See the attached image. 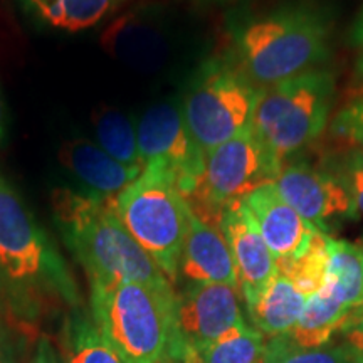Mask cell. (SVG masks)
Wrapping results in <instances>:
<instances>
[{"mask_svg":"<svg viewBox=\"0 0 363 363\" xmlns=\"http://www.w3.org/2000/svg\"><path fill=\"white\" fill-rule=\"evenodd\" d=\"M113 201L69 189L52 195L54 217L91 289L120 283L172 284L118 219Z\"/></svg>","mask_w":363,"mask_h":363,"instance_id":"obj_1","label":"cell"},{"mask_svg":"<svg viewBox=\"0 0 363 363\" xmlns=\"http://www.w3.org/2000/svg\"><path fill=\"white\" fill-rule=\"evenodd\" d=\"M172 284L120 283L91 289V318L128 363H182L185 347Z\"/></svg>","mask_w":363,"mask_h":363,"instance_id":"obj_2","label":"cell"},{"mask_svg":"<svg viewBox=\"0 0 363 363\" xmlns=\"http://www.w3.org/2000/svg\"><path fill=\"white\" fill-rule=\"evenodd\" d=\"M234 40L240 71L264 88L315 69L328 57L330 22L321 9L294 4L242 22Z\"/></svg>","mask_w":363,"mask_h":363,"instance_id":"obj_3","label":"cell"},{"mask_svg":"<svg viewBox=\"0 0 363 363\" xmlns=\"http://www.w3.org/2000/svg\"><path fill=\"white\" fill-rule=\"evenodd\" d=\"M113 206L131 238L175 283L192 212L177 189L174 172L162 163H148Z\"/></svg>","mask_w":363,"mask_h":363,"instance_id":"obj_4","label":"cell"},{"mask_svg":"<svg viewBox=\"0 0 363 363\" xmlns=\"http://www.w3.org/2000/svg\"><path fill=\"white\" fill-rule=\"evenodd\" d=\"M333 93V74L318 67L259 88L252 128L283 163L325 130Z\"/></svg>","mask_w":363,"mask_h":363,"instance_id":"obj_5","label":"cell"},{"mask_svg":"<svg viewBox=\"0 0 363 363\" xmlns=\"http://www.w3.org/2000/svg\"><path fill=\"white\" fill-rule=\"evenodd\" d=\"M259 88L238 62L208 59L199 67L182 101V116L194 142L207 153L252 123Z\"/></svg>","mask_w":363,"mask_h":363,"instance_id":"obj_6","label":"cell"},{"mask_svg":"<svg viewBox=\"0 0 363 363\" xmlns=\"http://www.w3.org/2000/svg\"><path fill=\"white\" fill-rule=\"evenodd\" d=\"M281 165L251 125L206 153L201 179L185 199L190 212L207 224L219 225L225 206L274 184Z\"/></svg>","mask_w":363,"mask_h":363,"instance_id":"obj_7","label":"cell"},{"mask_svg":"<svg viewBox=\"0 0 363 363\" xmlns=\"http://www.w3.org/2000/svg\"><path fill=\"white\" fill-rule=\"evenodd\" d=\"M0 269L13 283L48 286L67 301L76 288L65 261L13 185L0 174Z\"/></svg>","mask_w":363,"mask_h":363,"instance_id":"obj_8","label":"cell"},{"mask_svg":"<svg viewBox=\"0 0 363 363\" xmlns=\"http://www.w3.org/2000/svg\"><path fill=\"white\" fill-rule=\"evenodd\" d=\"M136 138L143 165L162 163L174 172L177 189L187 199L201 179L206 153L190 136L180 108L172 103L150 106L140 118Z\"/></svg>","mask_w":363,"mask_h":363,"instance_id":"obj_9","label":"cell"},{"mask_svg":"<svg viewBox=\"0 0 363 363\" xmlns=\"http://www.w3.org/2000/svg\"><path fill=\"white\" fill-rule=\"evenodd\" d=\"M240 298L242 294L234 286L190 283L185 293L179 296L177 308L185 355L202 350L217 340L224 338L230 331L247 325Z\"/></svg>","mask_w":363,"mask_h":363,"instance_id":"obj_10","label":"cell"},{"mask_svg":"<svg viewBox=\"0 0 363 363\" xmlns=\"http://www.w3.org/2000/svg\"><path fill=\"white\" fill-rule=\"evenodd\" d=\"M272 185L303 219L323 233L331 220L357 216L348 190L328 169L305 162L286 163Z\"/></svg>","mask_w":363,"mask_h":363,"instance_id":"obj_11","label":"cell"},{"mask_svg":"<svg viewBox=\"0 0 363 363\" xmlns=\"http://www.w3.org/2000/svg\"><path fill=\"white\" fill-rule=\"evenodd\" d=\"M220 230L229 244L239 289L246 306L264 291L276 269V261L242 201L230 202L220 216Z\"/></svg>","mask_w":363,"mask_h":363,"instance_id":"obj_12","label":"cell"},{"mask_svg":"<svg viewBox=\"0 0 363 363\" xmlns=\"http://www.w3.org/2000/svg\"><path fill=\"white\" fill-rule=\"evenodd\" d=\"M257 229L274 256L276 264L305 252L320 229L303 219L278 194L274 185L254 190L242 199Z\"/></svg>","mask_w":363,"mask_h":363,"instance_id":"obj_13","label":"cell"},{"mask_svg":"<svg viewBox=\"0 0 363 363\" xmlns=\"http://www.w3.org/2000/svg\"><path fill=\"white\" fill-rule=\"evenodd\" d=\"M62 167L84 185L86 192L113 199L138 179L143 169L128 167L108 155L98 143L86 138L69 140L59 150Z\"/></svg>","mask_w":363,"mask_h":363,"instance_id":"obj_14","label":"cell"},{"mask_svg":"<svg viewBox=\"0 0 363 363\" xmlns=\"http://www.w3.org/2000/svg\"><path fill=\"white\" fill-rule=\"evenodd\" d=\"M180 272L190 283H220L239 289L233 254L220 227L207 224L194 214L182 251Z\"/></svg>","mask_w":363,"mask_h":363,"instance_id":"obj_15","label":"cell"},{"mask_svg":"<svg viewBox=\"0 0 363 363\" xmlns=\"http://www.w3.org/2000/svg\"><path fill=\"white\" fill-rule=\"evenodd\" d=\"M108 52L138 69H155L167 54V40L160 24L148 9L126 12L104 30Z\"/></svg>","mask_w":363,"mask_h":363,"instance_id":"obj_16","label":"cell"},{"mask_svg":"<svg viewBox=\"0 0 363 363\" xmlns=\"http://www.w3.org/2000/svg\"><path fill=\"white\" fill-rule=\"evenodd\" d=\"M306 298L291 279L276 271L264 291L256 301L247 305L252 326L267 340L288 335L301 316Z\"/></svg>","mask_w":363,"mask_h":363,"instance_id":"obj_17","label":"cell"},{"mask_svg":"<svg viewBox=\"0 0 363 363\" xmlns=\"http://www.w3.org/2000/svg\"><path fill=\"white\" fill-rule=\"evenodd\" d=\"M321 289L350 310L363 305V247L330 238L328 267Z\"/></svg>","mask_w":363,"mask_h":363,"instance_id":"obj_18","label":"cell"},{"mask_svg":"<svg viewBox=\"0 0 363 363\" xmlns=\"http://www.w3.org/2000/svg\"><path fill=\"white\" fill-rule=\"evenodd\" d=\"M27 12L54 29L78 33L96 26L123 0H21Z\"/></svg>","mask_w":363,"mask_h":363,"instance_id":"obj_19","label":"cell"},{"mask_svg":"<svg viewBox=\"0 0 363 363\" xmlns=\"http://www.w3.org/2000/svg\"><path fill=\"white\" fill-rule=\"evenodd\" d=\"M350 311V308L320 289L306 298L301 316L288 335L303 347H321L342 328Z\"/></svg>","mask_w":363,"mask_h":363,"instance_id":"obj_20","label":"cell"},{"mask_svg":"<svg viewBox=\"0 0 363 363\" xmlns=\"http://www.w3.org/2000/svg\"><path fill=\"white\" fill-rule=\"evenodd\" d=\"M96 142L108 155L128 167L145 169L138 152V138L133 121L123 111L111 106H99L93 116Z\"/></svg>","mask_w":363,"mask_h":363,"instance_id":"obj_21","label":"cell"},{"mask_svg":"<svg viewBox=\"0 0 363 363\" xmlns=\"http://www.w3.org/2000/svg\"><path fill=\"white\" fill-rule=\"evenodd\" d=\"M266 342L259 330L246 325L202 350L187 353L184 363H262Z\"/></svg>","mask_w":363,"mask_h":363,"instance_id":"obj_22","label":"cell"},{"mask_svg":"<svg viewBox=\"0 0 363 363\" xmlns=\"http://www.w3.org/2000/svg\"><path fill=\"white\" fill-rule=\"evenodd\" d=\"M65 337L66 363H128L84 313H76L67 320Z\"/></svg>","mask_w":363,"mask_h":363,"instance_id":"obj_23","label":"cell"},{"mask_svg":"<svg viewBox=\"0 0 363 363\" xmlns=\"http://www.w3.org/2000/svg\"><path fill=\"white\" fill-rule=\"evenodd\" d=\"M328 242L330 235L323 230H318L305 252H301L294 259L279 262L276 264V269L291 279L293 284L305 296H311L325 286L326 267H328Z\"/></svg>","mask_w":363,"mask_h":363,"instance_id":"obj_24","label":"cell"},{"mask_svg":"<svg viewBox=\"0 0 363 363\" xmlns=\"http://www.w3.org/2000/svg\"><path fill=\"white\" fill-rule=\"evenodd\" d=\"M262 363H358L343 345H321L303 347L289 335L269 338L266 342L264 362Z\"/></svg>","mask_w":363,"mask_h":363,"instance_id":"obj_25","label":"cell"},{"mask_svg":"<svg viewBox=\"0 0 363 363\" xmlns=\"http://www.w3.org/2000/svg\"><path fill=\"white\" fill-rule=\"evenodd\" d=\"M328 170L345 185L355 202L357 212L363 214V152L358 148L331 157Z\"/></svg>","mask_w":363,"mask_h":363,"instance_id":"obj_26","label":"cell"},{"mask_svg":"<svg viewBox=\"0 0 363 363\" xmlns=\"http://www.w3.org/2000/svg\"><path fill=\"white\" fill-rule=\"evenodd\" d=\"M335 133L348 138L363 152V110L357 103L348 104L338 113L333 123Z\"/></svg>","mask_w":363,"mask_h":363,"instance_id":"obj_27","label":"cell"},{"mask_svg":"<svg viewBox=\"0 0 363 363\" xmlns=\"http://www.w3.org/2000/svg\"><path fill=\"white\" fill-rule=\"evenodd\" d=\"M338 333L343 340V347L352 352L358 363H363V305L353 308Z\"/></svg>","mask_w":363,"mask_h":363,"instance_id":"obj_28","label":"cell"},{"mask_svg":"<svg viewBox=\"0 0 363 363\" xmlns=\"http://www.w3.org/2000/svg\"><path fill=\"white\" fill-rule=\"evenodd\" d=\"M26 343L6 326H0V363H24Z\"/></svg>","mask_w":363,"mask_h":363,"instance_id":"obj_29","label":"cell"},{"mask_svg":"<svg viewBox=\"0 0 363 363\" xmlns=\"http://www.w3.org/2000/svg\"><path fill=\"white\" fill-rule=\"evenodd\" d=\"M30 363H66V362L65 358L61 357V353L57 352V348L54 347L51 340L40 338L38 345H35Z\"/></svg>","mask_w":363,"mask_h":363,"instance_id":"obj_30","label":"cell"},{"mask_svg":"<svg viewBox=\"0 0 363 363\" xmlns=\"http://www.w3.org/2000/svg\"><path fill=\"white\" fill-rule=\"evenodd\" d=\"M352 40L358 45V48H360V51H362V56H360V59H358V62H357V71H358V74H360L362 78H363V7H362L360 13H358V17H357V21H355V26H353Z\"/></svg>","mask_w":363,"mask_h":363,"instance_id":"obj_31","label":"cell"},{"mask_svg":"<svg viewBox=\"0 0 363 363\" xmlns=\"http://www.w3.org/2000/svg\"><path fill=\"white\" fill-rule=\"evenodd\" d=\"M4 135H6V106H4L2 91H0V142H2Z\"/></svg>","mask_w":363,"mask_h":363,"instance_id":"obj_32","label":"cell"}]
</instances>
